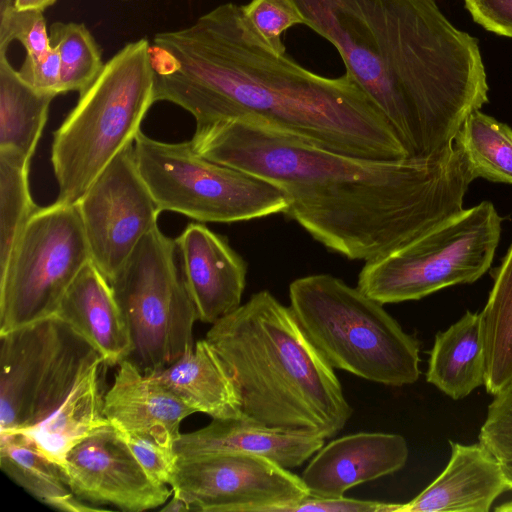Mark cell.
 Masks as SVG:
<instances>
[{"mask_svg":"<svg viewBox=\"0 0 512 512\" xmlns=\"http://www.w3.org/2000/svg\"><path fill=\"white\" fill-rule=\"evenodd\" d=\"M189 142L200 156L279 188L284 214L327 249L365 262L462 212L475 180L454 143L431 157H357L253 116L196 126Z\"/></svg>","mask_w":512,"mask_h":512,"instance_id":"1","label":"cell"},{"mask_svg":"<svg viewBox=\"0 0 512 512\" xmlns=\"http://www.w3.org/2000/svg\"><path fill=\"white\" fill-rule=\"evenodd\" d=\"M154 99L188 111L196 126L260 118L339 153L400 159L408 152L388 120L345 73L308 70L274 51L241 5L228 2L151 42Z\"/></svg>","mask_w":512,"mask_h":512,"instance_id":"2","label":"cell"},{"mask_svg":"<svg viewBox=\"0 0 512 512\" xmlns=\"http://www.w3.org/2000/svg\"><path fill=\"white\" fill-rule=\"evenodd\" d=\"M294 1L410 157L450 147L468 115L488 102L477 39L454 27L435 0Z\"/></svg>","mask_w":512,"mask_h":512,"instance_id":"3","label":"cell"},{"mask_svg":"<svg viewBox=\"0 0 512 512\" xmlns=\"http://www.w3.org/2000/svg\"><path fill=\"white\" fill-rule=\"evenodd\" d=\"M230 372L245 419L325 439L352 415L334 368L311 343L293 311L259 291L222 317L205 337Z\"/></svg>","mask_w":512,"mask_h":512,"instance_id":"4","label":"cell"},{"mask_svg":"<svg viewBox=\"0 0 512 512\" xmlns=\"http://www.w3.org/2000/svg\"><path fill=\"white\" fill-rule=\"evenodd\" d=\"M151 42L125 44L94 82L79 93L74 108L54 132L51 163L57 202L79 201L96 177L134 143L154 99Z\"/></svg>","mask_w":512,"mask_h":512,"instance_id":"5","label":"cell"},{"mask_svg":"<svg viewBox=\"0 0 512 512\" xmlns=\"http://www.w3.org/2000/svg\"><path fill=\"white\" fill-rule=\"evenodd\" d=\"M289 307L304 333L335 369L400 387L420 376V345L383 307L330 274L295 279Z\"/></svg>","mask_w":512,"mask_h":512,"instance_id":"6","label":"cell"},{"mask_svg":"<svg viewBox=\"0 0 512 512\" xmlns=\"http://www.w3.org/2000/svg\"><path fill=\"white\" fill-rule=\"evenodd\" d=\"M109 283L131 338L126 360L141 373L152 375L194 347L197 310L176 241L158 226L142 238Z\"/></svg>","mask_w":512,"mask_h":512,"instance_id":"7","label":"cell"},{"mask_svg":"<svg viewBox=\"0 0 512 512\" xmlns=\"http://www.w3.org/2000/svg\"><path fill=\"white\" fill-rule=\"evenodd\" d=\"M502 220L490 201L464 209L415 240L366 261L357 288L384 305L473 283L492 264Z\"/></svg>","mask_w":512,"mask_h":512,"instance_id":"8","label":"cell"},{"mask_svg":"<svg viewBox=\"0 0 512 512\" xmlns=\"http://www.w3.org/2000/svg\"><path fill=\"white\" fill-rule=\"evenodd\" d=\"M134 155L161 211L199 222L233 223L285 213V193L273 184L197 154L190 142L167 143L140 132Z\"/></svg>","mask_w":512,"mask_h":512,"instance_id":"9","label":"cell"},{"mask_svg":"<svg viewBox=\"0 0 512 512\" xmlns=\"http://www.w3.org/2000/svg\"><path fill=\"white\" fill-rule=\"evenodd\" d=\"M103 356L56 315L0 333V433L48 418Z\"/></svg>","mask_w":512,"mask_h":512,"instance_id":"10","label":"cell"},{"mask_svg":"<svg viewBox=\"0 0 512 512\" xmlns=\"http://www.w3.org/2000/svg\"><path fill=\"white\" fill-rule=\"evenodd\" d=\"M90 261L77 203L38 207L0 273V333L55 315Z\"/></svg>","mask_w":512,"mask_h":512,"instance_id":"11","label":"cell"},{"mask_svg":"<svg viewBox=\"0 0 512 512\" xmlns=\"http://www.w3.org/2000/svg\"><path fill=\"white\" fill-rule=\"evenodd\" d=\"M170 487L201 512H281L310 495L289 469L239 452L177 459Z\"/></svg>","mask_w":512,"mask_h":512,"instance_id":"12","label":"cell"},{"mask_svg":"<svg viewBox=\"0 0 512 512\" xmlns=\"http://www.w3.org/2000/svg\"><path fill=\"white\" fill-rule=\"evenodd\" d=\"M133 144L112 159L77 202L91 261L109 282L158 226L162 212L139 172Z\"/></svg>","mask_w":512,"mask_h":512,"instance_id":"13","label":"cell"},{"mask_svg":"<svg viewBox=\"0 0 512 512\" xmlns=\"http://www.w3.org/2000/svg\"><path fill=\"white\" fill-rule=\"evenodd\" d=\"M59 466L71 492L92 505L141 512L160 507L173 493L147 474L111 424L74 445Z\"/></svg>","mask_w":512,"mask_h":512,"instance_id":"14","label":"cell"},{"mask_svg":"<svg viewBox=\"0 0 512 512\" xmlns=\"http://www.w3.org/2000/svg\"><path fill=\"white\" fill-rule=\"evenodd\" d=\"M409 449L400 434L359 432L324 444L301 478L315 497H341L351 488L401 470Z\"/></svg>","mask_w":512,"mask_h":512,"instance_id":"15","label":"cell"},{"mask_svg":"<svg viewBox=\"0 0 512 512\" xmlns=\"http://www.w3.org/2000/svg\"><path fill=\"white\" fill-rule=\"evenodd\" d=\"M198 320L214 324L241 305L247 267L226 239L201 223L175 239Z\"/></svg>","mask_w":512,"mask_h":512,"instance_id":"16","label":"cell"},{"mask_svg":"<svg viewBox=\"0 0 512 512\" xmlns=\"http://www.w3.org/2000/svg\"><path fill=\"white\" fill-rule=\"evenodd\" d=\"M449 444L450 459L440 475L411 501L394 503L392 512H488L508 490L503 463L481 442Z\"/></svg>","mask_w":512,"mask_h":512,"instance_id":"17","label":"cell"},{"mask_svg":"<svg viewBox=\"0 0 512 512\" xmlns=\"http://www.w3.org/2000/svg\"><path fill=\"white\" fill-rule=\"evenodd\" d=\"M104 394V415L121 434L150 438L174 448L183 419L194 412L135 365L123 360Z\"/></svg>","mask_w":512,"mask_h":512,"instance_id":"18","label":"cell"},{"mask_svg":"<svg viewBox=\"0 0 512 512\" xmlns=\"http://www.w3.org/2000/svg\"><path fill=\"white\" fill-rule=\"evenodd\" d=\"M325 440L316 433L268 428L245 418L212 419L201 429L180 434L174 449L178 459L239 452L266 456L291 469L314 456Z\"/></svg>","mask_w":512,"mask_h":512,"instance_id":"19","label":"cell"},{"mask_svg":"<svg viewBox=\"0 0 512 512\" xmlns=\"http://www.w3.org/2000/svg\"><path fill=\"white\" fill-rule=\"evenodd\" d=\"M55 315L83 336L103 356L118 365L131 352V338L109 281L90 261L63 296Z\"/></svg>","mask_w":512,"mask_h":512,"instance_id":"20","label":"cell"},{"mask_svg":"<svg viewBox=\"0 0 512 512\" xmlns=\"http://www.w3.org/2000/svg\"><path fill=\"white\" fill-rule=\"evenodd\" d=\"M148 376L194 413H204L212 419L244 418L235 382L206 338L195 342L171 365Z\"/></svg>","mask_w":512,"mask_h":512,"instance_id":"21","label":"cell"},{"mask_svg":"<svg viewBox=\"0 0 512 512\" xmlns=\"http://www.w3.org/2000/svg\"><path fill=\"white\" fill-rule=\"evenodd\" d=\"M426 380L453 400L485 383V352L480 313L467 311L435 336Z\"/></svg>","mask_w":512,"mask_h":512,"instance_id":"22","label":"cell"},{"mask_svg":"<svg viewBox=\"0 0 512 512\" xmlns=\"http://www.w3.org/2000/svg\"><path fill=\"white\" fill-rule=\"evenodd\" d=\"M103 365L95 366L48 418L31 429L21 431L59 465L74 445L110 424L104 415V396L100 388Z\"/></svg>","mask_w":512,"mask_h":512,"instance_id":"23","label":"cell"},{"mask_svg":"<svg viewBox=\"0 0 512 512\" xmlns=\"http://www.w3.org/2000/svg\"><path fill=\"white\" fill-rule=\"evenodd\" d=\"M0 466L16 484L55 509L69 512L105 510L77 498L66 484L59 464L21 432L0 433Z\"/></svg>","mask_w":512,"mask_h":512,"instance_id":"24","label":"cell"},{"mask_svg":"<svg viewBox=\"0 0 512 512\" xmlns=\"http://www.w3.org/2000/svg\"><path fill=\"white\" fill-rule=\"evenodd\" d=\"M55 97L26 83L0 54V150L31 159Z\"/></svg>","mask_w":512,"mask_h":512,"instance_id":"25","label":"cell"},{"mask_svg":"<svg viewBox=\"0 0 512 512\" xmlns=\"http://www.w3.org/2000/svg\"><path fill=\"white\" fill-rule=\"evenodd\" d=\"M485 352V388L499 393L512 380V243L494 274L480 312Z\"/></svg>","mask_w":512,"mask_h":512,"instance_id":"26","label":"cell"},{"mask_svg":"<svg viewBox=\"0 0 512 512\" xmlns=\"http://www.w3.org/2000/svg\"><path fill=\"white\" fill-rule=\"evenodd\" d=\"M454 144L474 177L512 185V128L475 110L458 131Z\"/></svg>","mask_w":512,"mask_h":512,"instance_id":"27","label":"cell"},{"mask_svg":"<svg viewBox=\"0 0 512 512\" xmlns=\"http://www.w3.org/2000/svg\"><path fill=\"white\" fill-rule=\"evenodd\" d=\"M30 161L0 150V273L8 265L20 232L38 208L29 188Z\"/></svg>","mask_w":512,"mask_h":512,"instance_id":"28","label":"cell"},{"mask_svg":"<svg viewBox=\"0 0 512 512\" xmlns=\"http://www.w3.org/2000/svg\"><path fill=\"white\" fill-rule=\"evenodd\" d=\"M49 37L60 58L61 94L83 92L105 65L101 47L84 23L54 22Z\"/></svg>","mask_w":512,"mask_h":512,"instance_id":"29","label":"cell"},{"mask_svg":"<svg viewBox=\"0 0 512 512\" xmlns=\"http://www.w3.org/2000/svg\"><path fill=\"white\" fill-rule=\"evenodd\" d=\"M19 41L27 54H40L50 49V37L42 11L19 10L14 0H0V54Z\"/></svg>","mask_w":512,"mask_h":512,"instance_id":"30","label":"cell"},{"mask_svg":"<svg viewBox=\"0 0 512 512\" xmlns=\"http://www.w3.org/2000/svg\"><path fill=\"white\" fill-rule=\"evenodd\" d=\"M241 8L256 32L278 53H286L283 34L295 25H305L294 0H251Z\"/></svg>","mask_w":512,"mask_h":512,"instance_id":"31","label":"cell"},{"mask_svg":"<svg viewBox=\"0 0 512 512\" xmlns=\"http://www.w3.org/2000/svg\"><path fill=\"white\" fill-rule=\"evenodd\" d=\"M478 438L499 461L512 462V380L494 395Z\"/></svg>","mask_w":512,"mask_h":512,"instance_id":"32","label":"cell"},{"mask_svg":"<svg viewBox=\"0 0 512 512\" xmlns=\"http://www.w3.org/2000/svg\"><path fill=\"white\" fill-rule=\"evenodd\" d=\"M119 434L147 474L156 482L170 486L178 459L175 449L147 437Z\"/></svg>","mask_w":512,"mask_h":512,"instance_id":"33","label":"cell"},{"mask_svg":"<svg viewBox=\"0 0 512 512\" xmlns=\"http://www.w3.org/2000/svg\"><path fill=\"white\" fill-rule=\"evenodd\" d=\"M18 72L33 88L56 96L61 94L60 58L54 47L40 54H26Z\"/></svg>","mask_w":512,"mask_h":512,"instance_id":"34","label":"cell"},{"mask_svg":"<svg viewBox=\"0 0 512 512\" xmlns=\"http://www.w3.org/2000/svg\"><path fill=\"white\" fill-rule=\"evenodd\" d=\"M394 503L341 497L306 498L287 505L281 512H392Z\"/></svg>","mask_w":512,"mask_h":512,"instance_id":"35","label":"cell"},{"mask_svg":"<svg viewBox=\"0 0 512 512\" xmlns=\"http://www.w3.org/2000/svg\"><path fill=\"white\" fill-rule=\"evenodd\" d=\"M475 22L486 30L512 37V0H465Z\"/></svg>","mask_w":512,"mask_h":512,"instance_id":"36","label":"cell"},{"mask_svg":"<svg viewBox=\"0 0 512 512\" xmlns=\"http://www.w3.org/2000/svg\"><path fill=\"white\" fill-rule=\"evenodd\" d=\"M57 0H14L15 7L19 10L44 11L54 5Z\"/></svg>","mask_w":512,"mask_h":512,"instance_id":"37","label":"cell"},{"mask_svg":"<svg viewBox=\"0 0 512 512\" xmlns=\"http://www.w3.org/2000/svg\"><path fill=\"white\" fill-rule=\"evenodd\" d=\"M160 510L168 512L194 511L193 507L187 501L173 493L171 500L166 502Z\"/></svg>","mask_w":512,"mask_h":512,"instance_id":"38","label":"cell"},{"mask_svg":"<svg viewBox=\"0 0 512 512\" xmlns=\"http://www.w3.org/2000/svg\"><path fill=\"white\" fill-rule=\"evenodd\" d=\"M503 466L507 478L508 490H512V462L503 463Z\"/></svg>","mask_w":512,"mask_h":512,"instance_id":"39","label":"cell"},{"mask_svg":"<svg viewBox=\"0 0 512 512\" xmlns=\"http://www.w3.org/2000/svg\"><path fill=\"white\" fill-rule=\"evenodd\" d=\"M494 510L497 512H512V500L501 504Z\"/></svg>","mask_w":512,"mask_h":512,"instance_id":"40","label":"cell"}]
</instances>
